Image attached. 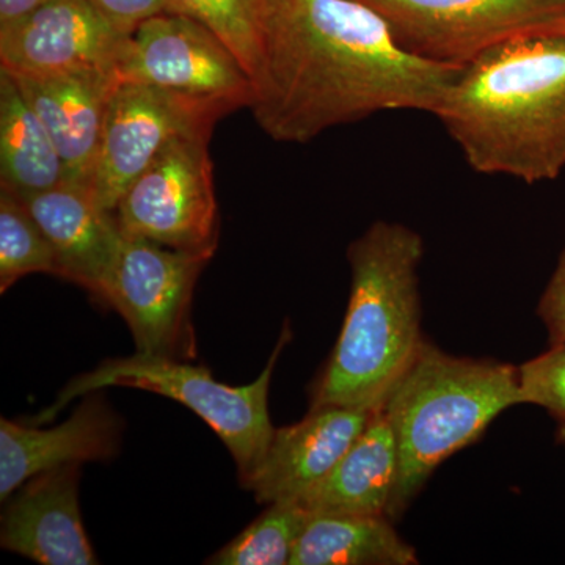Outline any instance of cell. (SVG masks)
Returning <instances> with one entry per match:
<instances>
[{
    "mask_svg": "<svg viewBox=\"0 0 565 565\" xmlns=\"http://www.w3.org/2000/svg\"><path fill=\"white\" fill-rule=\"evenodd\" d=\"M407 544L386 515L313 514L289 565H415Z\"/></svg>",
    "mask_w": 565,
    "mask_h": 565,
    "instance_id": "18",
    "label": "cell"
},
{
    "mask_svg": "<svg viewBox=\"0 0 565 565\" xmlns=\"http://www.w3.org/2000/svg\"><path fill=\"white\" fill-rule=\"evenodd\" d=\"M230 104L121 82L111 96L88 188L104 210L115 212L131 182L170 143L189 134L212 132Z\"/></svg>",
    "mask_w": 565,
    "mask_h": 565,
    "instance_id": "9",
    "label": "cell"
},
{
    "mask_svg": "<svg viewBox=\"0 0 565 565\" xmlns=\"http://www.w3.org/2000/svg\"><path fill=\"white\" fill-rule=\"evenodd\" d=\"M537 316L548 332L550 345L565 343V245L559 262L537 305Z\"/></svg>",
    "mask_w": 565,
    "mask_h": 565,
    "instance_id": "25",
    "label": "cell"
},
{
    "mask_svg": "<svg viewBox=\"0 0 565 565\" xmlns=\"http://www.w3.org/2000/svg\"><path fill=\"white\" fill-rule=\"evenodd\" d=\"M84 397L70 419L51 429L0 419V500H9L29 479L44 471L117 456L120 418L99 392Z\"/></svg>",
    "mask_w": 565,
    "mask_h": 565,
    "instance_id": "15",
    "label": "cell"
},
{
    "mask_svg": "<svg viewBox=\"0 0 565 565\" xmlns=\"http://www.w3.org/2000/svg\"><path fill=\"white\" fill-rule=\"evenodd\" d=\"M210 137L199 132L170 141L131 182L115 210L126 236L214 255L221 222Z\"/></svg>",
    "mask_w": 565,
    "mask_h": 565,
    "instance_id": "6",
    "label": "cell"
},
{
    "mask_svg": "<svg viewBox=\"0 0 565 565\" xmlns=\"http://www.w3.org/2000/svg\"><path fill=\"white\" fill-rule=\"evenodd\" d=\"M515 405H522L519 367L455 356L424 341L384 404L399 457L390 519H399L445 460Z\"/></svg>",
    "mask_w": 565,
    "mask_h": 565,
    "instance_id": "4",
    "label": "cell"
},
{
    "mask_svg": "<svg viewBox=\"0 0 565 565\" xmlns=\"http://www.w3.org/2000/svg\"><path fill=\"white\" fill-rule=\"evenodd\" d=\"M377 11L405 51L463 66L494 46L564 31L565 0H359Z\"/></svg>",
    "mask_w": 565,
    "mask_h": 565,
    "instance_id": "7",
    "label": "cell"
},
{
    "mask_svg": "<svg viewBox=\"0 0 565 565\" xmlns=\"http://www.w3.org/2000/svg\"><path fill=\"white\" fill-rule=\"evenodd\" d=\"M51 0H0V24L20 20Z\"/></svg>",
    "mask_w": 565,
    "mask_h": 565,
    "instance_id": "26",
    "label": "cell"
},
{
    "mask_svg": "<svg viewBox=\"0 0 565 565\" xmlns=\"http://www.w3.org/2000/svg\"><path fill=\"white\" fill-rule=\"evenodd\" d=\"M291 340L286 322L267 366L252 384L232 386L212 377L211 371L189 360L152 356L137 352L132 356L104 360L96 370L77 375L57 401L41 412L36 424L51 422L76 397L102 392L109 386H128L170 397L199 415L218 435L236 462L241 484L262 463L275 427L269 415V388L278 356Z\"/></svg>",
    "mask_w": 565,
    "mask_h": 565,
    "instance_id": "5",
    "label": "cell"
},
{
    "mask_svg": "<svg viewBox=\"0 0 565 565\" xmlns=\"http://www.w3.org/2000/svg\"><path fill=\"white\" fill-rule=\"evenodd\" d=\"M169 13L191 18L210 29L243 63L252 81L258 76L266 43L264 0H169Z\"/></svg>",
    "mask_w": 565,
    "mask_h": 565,
    "instance_id": "20",
    "label": "cell"
},
{
    "mask_svg": "<svg viewBox=\"0 0 565 565\" xmlns=\"http://www.w3.org/2000/svg\"><path fill=\"white\" fill-rule=\"evenodd\" d=\"M374 411L323 405L275 429L262 463L244 482L256 501H300L327 478L362 435Z\"/></svg>",
    "mask_w": 565,
    "mask_h": 565,
    "instance_id": "12",
    "label": "cell"
},
{
    "mask_svg": "<svg viewBox=\"0 0 565 565\" xmlns=\"http://www.w3.org/2000/svg\"><path fill=\"white\" fill-rule=\"evenodd\" d=\"M211 258L122 236L103 305L128 322L137 352L189 362L196 356L193 291Z\"/></svg>",
    "mask_w": 565,
    "mask_h": 565,
    "instance_id": "8",
    "label": "cell"
},
{
    "mask_svg": "<svg viewBox=\"0 0 565 565\" xmlns=\"http://www.w3.org/2000/svg\"><path fill=\"white\" fill-rule=\"evenodd\" d=\"M522 404L545 408L556 424L557 441L565 448V343L550 345L519 367Z\"/></svg>",
    "mask_w": 565,
    "mask_h": 565,
    "instance_id": "23",
    "label": "cell"
},
{
    "mask_svg": "<svg viewBox=\"0 0 565 565\" xmlns=\"http://www.w3.org/2000/svg\"><path fill=\"white\" fill-rule=\"evenodd\" d=\"M31 274H58L54 248L24 200L0 188V292Z\"/></svg>",
    "mask_w": 565,
    "mask_h": 565,
    "instance_id": "22",
    "label": "cell"
},
{
    "mask_svg": "<svg viewBox=\"0 0 565 565\" xmlns=\"http://www.w3.org/2000/svg\"><path fill=\"white\" fill-rule=\"evenodd\" d=\"M121 82L252 107L255 85L243 63L210 29L191 18L162 13L126 41L117 65Z\"/></svg>",
    "mask_w": 565,
    "mask_h": 565,
    "instance_id": "10",
    "label": "cell"
},
{
    "mask_svg": "<svg viewBox=\"0 0 565 565\" xmlns=\"http://www.w3.org/2000/svg\"><path fill=\"white\" fill-rule=\"evenodd\" d=\"M22 200L54 248L57 277L103 303L125 236L115 212L104 210L81 181L63 180Z\"/></svg>",
    "mask_w": 565,
    "mask_h": 565,
    "instance_id": "13",
    "label": "cell"
},
{
    "mask_svg": "<svg viewBox=\"0 0 565 565\" xmlns=\"http://www.w3.org/2000/svg\"><path fill=\"white\" fill-rule=\"evenodd\" d=\"M422 234L377 221L348 248L352 285L340 338L311 388L310 408L384 407L422 351Z\"/></svg>",
    "mask_w": 565,
    "mask_h": 565,
    "instance_id": "3",
    "label": "cell"
},
{
    "mask_svg": "<svg viewBox=\"0 0 565 565\" xmlns=\"http://www.w3.org/2000/svg\"><path fill=\"white\" fill-rule=\"evenodd\" d=\"M65 180L54 140L7 71L0 70V184L18 196Z\"/></svg>",
    "mask_w": 565,
    "mask_h": 565,
    "instance_id": "19",
    "label": "cell"
},
{
    "mask_svg": "<svg viewBox=\"0 0 565 565\" xmlns=\"http://www.w3.org/2000/svg\"><path fill=\"white\" fill-rule=\"evenodd\" d=\"M399 457L385 408L373 412L370 423L332 473L305 494L300 503L313 514L388 516L397 484Z\"/></svg>",
    "mask_w": 565,
    "mask_h": 565,
    "instance_id": "17",
    "label": "cell"
},
{
    "mask_svg": "<svg viewBox=\"0 0 565 565\" xmlns=\"http://www.w3.org/2000/svg\"><path fill=\"white\" fill-rule=\"evenodd\" d=\"M111 28L131 36L145 22L169 13V0H88Z\"/></svg>",
    "mask_w": 565,
    "mask_h": 565,
    "instance_id": "24",
    "label": "cell"
},
{
    "mask_svg": "<svg viewBox=\"0 0 565 565\" xmlns=\"http://www.w3.org/2000/svg\"><path fill=\"white\" fill-rule=\"evenodd\" d=\"M459 68L405 51L359 0H280L267 9L250 109L270 139L308 143L381 111L434 115Z\"/></svg>",
    "mask_w": 565,
    "mask_h": 565,
    "instance_id": "1",
    "label": "cell"
},
{
    "mask_svg": "<svg viewBox=\"0 0 565 565\" xmlns=\"http://www.w3.org/2000/svg\"><path fill=\"white\" fill-rule=\"evenodd\" d=\"M313 512L300 501H277L230 544L212 555V565H286Z\"/></svg>",
    "mask_w": 565,
    "mask_h": 565,
    "instance_id": "21",
    "label": "cell"
},
{
    "mask_svg": "<svg viewBox=\"0 0 565 565\" xmlns=\"http://www.w3.org/2000/svg\"><path fill=\"white\" fill-rule=\"evenodd\" d=\"M81 465L44 471L7 500L0 544L44 565L98 564L82 523Z\"/></svg>",
    "mask_w": 565,
    "mask_h": 565,
    "instance_id": "14",
    "label": "cell"
},
{
    "mask_svg": "<svg viewBox=\"0 0 565 565\" xmlns=\"http://www.w3.org/2000/svg\"><path fill=\"white\" fill-rule=\"evenodd\" d=\"M128 39L88 0H51L20 20L0 24V70L14 76L117 73Z\"/></svg>",
    "mask_w": 565,
    "mask_h": 565,
    "instance_id": "11",
    "label": "cell"
},
{
    "mask_svg": "<svg viewBox=\"0 0 565 565\" xmlns=\"http://www.w3.org/2000/svg\"><path fill=\"white\" fill-rule=\"evenodd\" d=\"M264 2H266L267 9H269V7L275 6V3L280 2V0H264Z\"/></svg>",
    "mask_w": 565,
    "mask_h": 565,
    "instance_id": "27",
    "label": "cell"
},
{
    "mask_svg": "<svg viewBox=\"0 0 565 565\" xmlns=\"http://www.w3.org/2000/svg\"><path fill=\"white\" fill-rule=\"evenodd\" d=\"M10 76L54 140L65 167V180L88 182L111 96L121 84L118 74L82 71L51 76Z\"/></svg>",
    "mask_w": 565,
    "mask_h": 565,
    "instance_id": "16",
    "label": "cell"
},
{
    "mask_svg": "<svg viewBox=\"0 0 565 565\" xmlns=\"http://www.w3.org/2000/svg\"><path fill=\"white\" fill-rule=\"evenodd\" d=\"M434 117L473 172L537 184L565 170V29L460 66Z\"/></svg>",
    "mask_w": 565,
    "mask_h": 565,
    "instance_id": "2",
    "label": "cell"
}]
</instances>
